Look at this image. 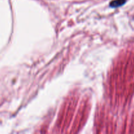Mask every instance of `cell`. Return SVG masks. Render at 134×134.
Returning <instances> with one entry per match:
<instances>
[{"mask_svg":"<svg viewBox=\"0 0 134 134\" xmlns=\"http://www.w3.org/2000/svg\"><path fill=\"white\" fill-rule=\"evenodd\" d=\"M126 2V0H113L110 3V7H111L116 8L122 6Z\"/></svg>","mask_w":134,"mask_h":134,"instance_id":"1","label":"cell"}]
</instances>
